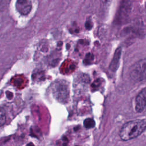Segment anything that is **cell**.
I'll list each match as a JSON object with an SVG mask.
<instances>
[{
  "label": "cell",
  "instance_id": "cell-6",
  "mask_svg": "<svg viewBox=\"0 0 146 146\" xmlns=\"http://www.w3.org/2000/svg\"><path fill=\"white\" fill-rule=\"evenodd\" d=\"M121 47H118L114 53L113 59L111 60V62L109 66V68L111 71L115 72L118 68V67L119 66L120 59L121 56Z\"/></svg>",
  "mask_w": 146,
  "mask_h": 146
},
{
  "label": "cell",
  "instance_id": "cell-3",
  "mask_svg": "<svg viewBox=\"0 0 146 146\" xmlns=\"http://www.w3.org/2000/svg\"><path fill=\"white\" fill-rule=\"evenodd\" d=\"M145 59L137 62L131 71V76L135 80H143L145 77Z\"/></svg>",
  "mask_w": 146,
  "mask_h": 146
},
{
  "label": "cell",
  "instance_id": "cell-8",
  "mask_svg": "<svg viewBox=\"0 0 146 146\" xmlns=\"http://www.w3.org/2000/svg\"><path fill=\"white\" fill-rule=\"evenodd\" d=\"M6 114L4 110L0 108V127L3 125L6 122Z\"/></svg>",
  "mask_w": 146,
  "mask_h": 146
},
{
  "label": "cell",
  "instance_id": "cell-5",
  "mask_svg": "<svg viewBox=\"0 0 146 146\" xmlns=\"http://www.w3.org/2000/svg\"><path fill=\"white\" fill-rule=\"evenodd\" d=\"M146 91L145 88H144L137 95L135 103V110L137 112H143L145 108L146 105Z\"/></svg>",
  "mask_w": 146,
  "mask_h": 146
},
{
  "label": "cell",
  "instance_id": "cell-4",
  "mask_svg": "<svg viewBox=\"0 0 146 146\" xmlns=\"http://www.w3.org/2000/svg\"><path fill=\"white\" fill-rule=\"evenodd\" d=\"M15 8L19 14L22 15H26L31 10L32 3L30 0H17Z\"/></svg>",
  "mask_w": 146,
  "mask_h": 146
},
{
  "label": "cell",
  "instance_id": "cell-7",
  "mask_svg": "<svg viewBox=\"0 0 146 146\" xmlns=\"http://www.w3.org/2000/svg\"><path fill=\"white\" fill-rule=\"evenodd\" d=\"M83 124L86 128L90 129L95 127V122L92 118H87L84 120Z\"/></svg>",
  "mask_w": 146,
  "mask_h": 146
},
{
  "label": "cell",
  "instance_id": "cell-9",
  "mask_svg": "<svg viewBox=\"0 0 146 146\" xmlns=\"http://www.w3.org/2000/svg\"><path fill=\"white\" fill-rule=\"evenodd\" d=\"M0 2H1V0H0Z\"/></svg>",
  "mask_w": 146,
  "mask_h": 146
},
{
  "label": "cell",
  "instance_id": "cell-2",
  "mask_svg": "<svg viewBox=\"0 0 146 146\" xmlns=\"http://www.w3.org/2000/svg\"><path fill=\"white\" fill-rule=\"evenodd\" d=\"M52 92L54 97L59 102L67 101L69 96V88L68 84L63 80L55 82L52 87Z\"/></svg>",
  "mask_w": 146,
  "mask_h": 146
},
{
  "label": "cell",
  "instance_id": "cell-1",
  "mask_svg": "<svg viewBox=\"0 0 146 146\" xmlns=\"http://www.w3.org/2000/svg\"><path fill=\"white\" fill-rule=\"evenodd\" d=\"M145 128V119L130 120L123 125L119 131V136L123 141L130 140L140 136Z\"/></svg>",
  "mask_w": 146,
  "mask_h": 146
}]
</instances>
